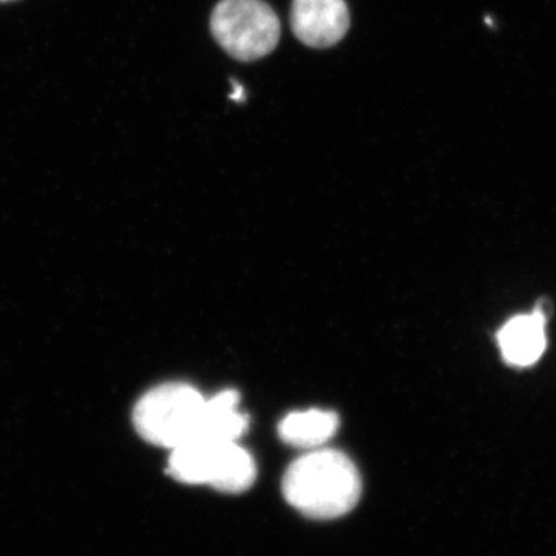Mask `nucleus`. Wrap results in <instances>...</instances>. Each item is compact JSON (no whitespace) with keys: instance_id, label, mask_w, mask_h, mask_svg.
Returning <instances> with one entry per match:
<instances>
[{"instance_id":"nucleus-1","label":"nucleus","mask_w":556,"mask_h":556,"mask_svg":"<svg viewBox=\"0 0 556 556\" xmlns=\"http://www.w3.org/2000/svg\"><path fill=\"white\" fill-rule=\"evenodd\" d=\"M362 481L342 452L314 448L288 467L283 495L305 517L334 519L350 514L361 500Z\"/></svg>"},{"instance_id":"nucleus-2","label":"nucleus","mask_w":556,"mask_h":556,"mask_svg":"<svg viewBox=\"0 0 556 556\" xmlns=\"http://www.w3.org/2000/svg\"><path fill=\"white\" fill-rule=\"evenodd\" d=\"M207 399L188 383H164L152 388L134 409V426L150 444L177 448L199 441Z\"/></svg>"},{"instance_id":"nucleus-3","label":"nucleus","mask_w":556,"mask_h":556,"mask_svg":"<svg viewBox=\"0 0 556 556\" xmlns=\"http://www.w3.org/2000/svg\"><path fill=\"white\" fill-rule=\"evenodd\" d=\"M170 452L167 473L185 484L241 493L257 478L254 457L237 442L192 441Z\"/></svg>"},{"instance_id":"nucleus-4","label":"nucleus","mask_w":556,"mask_h":556,"mask_svg":"<svg viewBox=\"0 0 556 556\" xmlns=\"http://www.w3.org/2000/svg\"><path fill=\"white\" fill-rule=\"evenodd\" d=\"M211 31L223 50L251 62L273 53L280 40V20L263 0H222L211 17Z\"/></svg>"},{"instance_id":"nucleus-5","label":"nucleus","mask_w":556,"mask_h":556,"mask_svg":"<svg viewBox=\"0 0 556 556\" xmlns=\"http://www.w3.org/2000/svg\"><path fill=\"white\" fill-rule=\"evenodd\" d=\"M291 27L300 42L313 49L336 46L350 28L345 0H294Z\"/></svg>"},{"instance_id":"nucleus-6","label":"nucleus","mask_w":556,"mask_h":556,"mask_svg":"<svg viewBox=\"0 0 556 556\" xmlns=\"http://www.w3.org/2000/svg\"><path fill=\"white\" fill-rule=\"evenodd\" d=\"M497 340L507 362L518 367H529L546 350V318L538 313L511 318L501 329Z\"/></svg>"},{"instance_id":"nucleus-7","label":"nucleus","mask_w":556,"mask_h":556,"mask_svg":"<svg viewBox=\"0 0 556 556\" xmlns=\"http://www.w3.org/2000/svg\"><path fill=\"white\" fill-rule=\"evenodd\" d=\"M339 428L336 413L325 409L291 413L278 426V434L292 447L314 450L327 444Z\"/></svg>"},{"instance_id":"nucleus-8","label":"nucleus","mask_w":556,"mask_h":556,"mask_svg":"<svg viewBox=\"0 0 556 556\" xmlns=\"http://www.w3.org/2000/svg\"><path fill=\"white\" fill-rule=\"evenodd\" d=\"M239 404L240 394L236 390L219 391L207 399L199 441H239L249 427V417L240 412Z\"/></svg>"},{"instance_id":"nucleus-9","label":"nucleus","mask_w":556,"mask_h":556,"mask_svg":"<svg viewBox=\"0 0 556 556\" xmlns=\"http://www.w3.org/2000/svg\"><path fill=\"white\" fill-rule=\"evenodd\" d=\"M232 84H233V93L230 94V98H232L233 101H241V98H243V94H244V90L241 89V86H239V84L233 83V80H232Z\"/></svg>"},{"instance_id":"nucleus-10","label":"nucleus","mask_w":556,"mask_h":556,"mask_svg":"<svg viewBox=\"0 0 556 556\" xmlns=\"http://www.w3.org/2000/svg\"><path fill=\"white\" fill-rule=\"evenodd\" d=\"M0 2H9V0H0Z\"/></svg>"}]
</instances>
